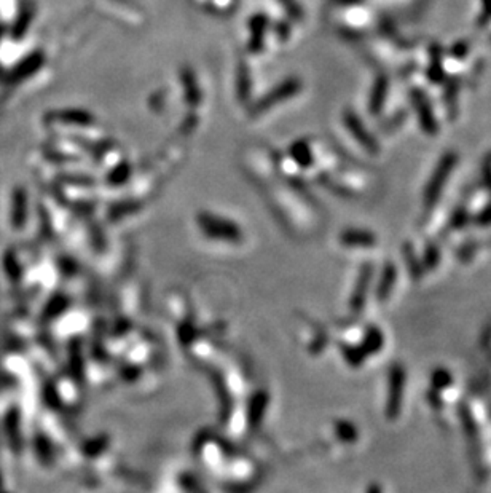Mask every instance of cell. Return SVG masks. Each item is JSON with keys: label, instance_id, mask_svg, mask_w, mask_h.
I'll return each mask as SVG.
<instances>
[{"label": "cell", "instance_id": "cell-1", "mask_svg": "<svg viewBox=\"0 0 491 493\" xmlns=\"http://www.w3.org/2000/svg\"><path fill=\"white\" fill-rule=\"evenodd\" d=\"M44 63H45V56H44L42 51L31 53V55L22 59L20 64H16L15 69L8 74L7 82L8 83H20L22 80L29 79V77H32L40 68L44 66Z\"/></svg>", "mask_w": 491, "mask_h": 493}, {"label": "cell", "instance_id": "cell-2", "mask_svg": "<svg viewBox=\"0 0 491 493\" xmlns=\"http://www.w3.org/2000/svg\"><path fill=\"white\" fill-rule=\"evenodd\" d=\"M300 90V82L299 80H287V82H284L282 85H280L277 88H275L273 91L268 93L267 96H265L260 103L256 105V109L254 110H258V112H262L265 109H268V107L271 105H275L277 103H281V101H284L286 98H291L292 94H295Z\"/></svg>", "mask_w": 491, "mask_h": 493}, {"label": "cell", "instance_id": "cell-3", "mask_svg": "<svg viewBox=\"0 0 491 493\" xmlns=\"http://www.w3.org/2000/svg\"><path fill=\"white\" fill-rule=\"evenodd\" d=\"M34 13H35L34 5H27V7H25L20 11V15H18V18L15 20L13 29H11V37L15 40H20L25 37L26 31L29 29V26H31Z\"/></svg>", "mask_w": 491, "mask_h": 493}, {"label": "cell", "instance_id": "cell-4", "mask_svg": "<svg viewBox=\"0 0 491 493\" xmlns=\"http://www.w3.org/2000/svg\"><path fill=\"white\" fill-rule=\"evenodd\" d=\"M58 118L63 122H70V123H79V124H88L93 122V115L86 114L84 110H66L58 114Z\"/></svg>", "mask_w": 491, "mask_h": 493}, {"label": "cell", "instance_id": "cell-5", "mask_svg": "<svg viewBox=\"0 0 491 493\" xmlns=\"http://www.w3.org/2000/svg\"><path fill=\"white\" fill-rule=\"evenodd\" d=\"M254 21L257 23V29L252 26V34H254V37H252V50H258V46L262 45V34H263V29H265V18L263 16H257Z\"/></svg>", "mask_w": 491, "mask_h": 493}, {"label": "cell", "instance_id": "cell-6", "mask_svg": "<svg viewBox=\"0 0 491 493\" xmlns=\"http://www.w3.org/2000/svg\"><path fill=\"white\" fill-rule=\"evenodd\" d=\"M294 157L299 160L300 165H310L311 162L310 148L306 147V144H303V142H299V144L294 147Z\"/></svg>", "mask_w": 491, "mask_h": 493}, {"label": "cell", "instance_id": "cell-7", "mask_svg": "<svg viewBox=\"0 0 491 493\" xmlns=\"http://www.w3.org/2000/svg\"><path fill=\"white\" fill-rule=\"evenodd\" d=\"M281 2H284V5H286L287 10L291 11L294 16H300V8L297 2H294V0H281Z\"/></svg>", "mask_w": 491, "mask_h": 493}, {"label": "cell", "instance_id": "cell-8", "mask_svg": "<svg viewBox=\"0 0 491 493\" xmlns=\"http://www.w3.org/2000/svg\"><path fill=\"white\" fill-rule=\"evenodd\" d=\"M5 31H7V27H5V25H2V23H0V40H2Z\"/></svg>", "mask_w": 491, "mask_h": 493}]
</instances>
